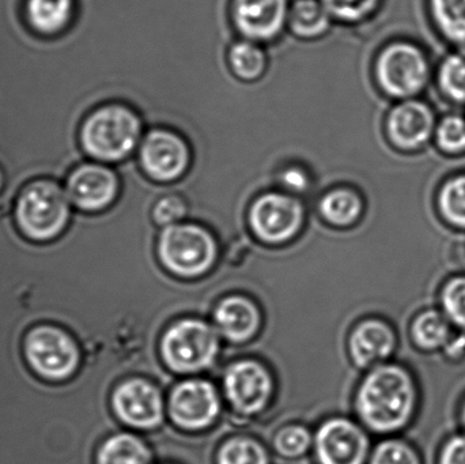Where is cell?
I'll return each instance as SVG.
<instances>
[{
	"label": "cell",
	"mask_w": 465,
	"mask_h": 464,
	"mask_svg": "<svg viewBox=\"0 0 465 464\" xmlns=\"http://www.w3.org/2000/svg\"><path fill=\"white\" fill-rule=\"evenodd\" d=\"M78 79L54 41L35 35L18 11L0 3V166L5 187L37 179L64 184L84 163Z\"/></svg>",
	"instance_id": "1"
},
{
	"label": "cell",
	"mask_w": 465,
	"mask_h": 464,
	"mask_svg": "<svg viewBox=\"0 0 465 464\" xmlns=\"http://www.w3.org/2000/svg\"><path fill=\"white\" fill-rule=\"evenodd\" d=\"M415 405V389L406 370L382 365L369 373L358 392L361 419L380 433L395 432L409 422Z\"/></svg>",
	"instance_id": "2"
},
{
	"label": "cell",
	"mask_w": 465,
	"mask_h": 464,
	"mask_svg": "<svg viewBox=\"0 0 465 464\" xmlns=\"http://www.w3.org/2000/svg\"><path fill=\"white\" fill-rule=\"evenodd\" d=\"M73 212L62 183L37 179L19 191L14 204V221L25 239L44 244L62 237L70 225Z\"/></svg>",
	"instance_id": "3"
},
{
	"label": "cell",
	"mask_w": 465,
	"mask_h": 464,
	"mask_svg": "<svg viewBox=\"0 0 465 464\" xmlns=\"http://www.w3.org/2000/svg\"><path fill=\"white\" fill-rule=\"evenodd\" d=\"M141 122L133 109L106 103L93 109L82 123L79 143L89 160L114 163L124 160L138 143Z\"/></svg>",
	"instance_id": "4"
},
{
	"label": "cell",
	"mask_w": 465,
	"mask_h": 464,
	"mask_svg": "<svg viewBox=\"0 0 465 464\" xmlns=\"http://www.w3.org/2000/svg\"><path fill=\"white\" fill-rule=\"evenodd\" d=\"M24 356L30 370L44 381L65 383L81 370L84 349L64 327L41 323L25 335Z\"/></svg>",
	"instance_id": "5"
},
{
	"label": "cell",
	"mask_w": 465,
	"mask_h": 464,
	"mask_svg": "<svg viewBox=\"0 0 465 464\" xmlns=\"http://www.w3.org/2000/svg\"><path fill=\"white\" fill-rule=\"evenodd\" d=\"M220 350L217 332L196 319H185L163 335L161 353L174 372L190 373L206 370Z\"/></svg>",
	"instance_id": "6"
},
{
	"label": "cell",
	"mask_w": 465,
	"mask_h": 464,
	"mask_svg": "<svg viewBox=\"0 0 465 464\" xmlns=\"http://www.w3.org/2000/svg\"><path fill=\"white\" fill-rule=\"evenodd\" d=\"M158 255L169 271L182 277H195L212 269L217 247L212 234L203 228L176 223L161 232Z\"/></svg>",
	"instance_id": "7"
},
{
	"label": "cell",
	"mask_w": 465,
	"mask_h": 464,
	"mask_svg": "<svg viewBox=\"0 0 465 464\" xmlns=\"http://www.w3.org/2000/svg\"><path fill=\"white\" fill-rule=\"evenodd\" d=\"M429 73L425 54L409 43L387 46L377 60V81L387 94L396 98L417 95L428 84Z\"/></svg>",
	"instance_id": "8"
},
{
	"label": "cell",
	"mask_w": 465,
	"mask_h": 464,
	"mask_svg": "<svg viewBox=\"0 0 465 464\" xmlns=\"http://www.w3.org/2000/svg\"><path fill=\"white\" fill-rule=\"evenodd\" d=\"M63 185L74 209L90 214L111 209L120 191L116 172L95 161L79 163Z\"/></svg>",
	"instance_id": "9"
},
{
	"label": "cell",
	"mask_w": 465,
	"mask_h": 464,
	"mask_svg": "<svg viewBox=\"0 0 465 464\" xmlns=\"http://www.w3.org/2000/svg\"><path fill=\"white\" fill-rule=\"evenodd\" d=\"M112 411L123 424L138 429L155 428L163 421V397L154 384L143 379H130L114 387Z\"/></svg>",
	"instance_id": "10"
},
{
	"label": "cell",
	"mask_w": 465,
	"mask_h": 464,
	"mask_svg": "<svg viewBox=\"0 0 465 464\" xmlns=\"http://www.w3.org/2000/svg\"><path fill=\"white\" fill-rule=\"evenodd\" d=\"M302 221V209L295 199L281 193H268L254 202L251 225L259 239L281 242L292 239Z\"/></svg>",
	"instance_id": "11"
},
{
	"label": "cell",
	"mask_w": 465,
	"mask_h": 464,
	"mask_svg": "<svg viewBox=\"0 0 465 464\" xmlns=\"http://www.w3.org/2000/svg\"><path fill=\"white\" fill-rule=\"evenodd\" d=\"M171 416L185 429H203L217 419L220 397L214 386L206 380H187L179 384L171 395Z\"/></svg>",
	"instance_id": "12"
},
{
	"label": "cell",
	"mask_w": 465,
	"mask_h": 464,
	"mask_svg": "<svg viewBox=\"0 0 465 464\" xmlns=\"http://www.w3.org/2000/svg\"><path fill=\"white\" fill-rule=\"evenodd\" d=\"M226 397L232 408L242 414H256L262 411L270 400V375L259 362L245 360L232 364L225 373Z\"/></svg>",
	"instance_id": "13"
},
{
	"label": "cell",
	"mask_w": 465,
	"mask_h": 464,
	"mask_svg": "<svg viewBox=\"0 0 465 464\" xmlns=\"http://www.w3.org/2000/svg\"><path fill=\"white\" fill-rule=\"evenodd\" d=\"M368 438L349 420L325 422L316 436L320 464H363L368 455Z\"/></svg>",
	"instance_id": "14"
},
{
	"label": "cell",
	"mask_w": 465,
	"mask_h": 464,
	"mask_svg": "<svg viewBox=\"0 0 465 464\" xmlns=\"http://www.w3.org/2000/svg\"><path fill=\"white\" fill-rule=\"evenodd\" d=\"M144 171L161 182L177 179L187 169L190 152L176 133L165 130L153 131L141 147Z\"/></svg>",
	"instance_id": "15"
},
{
	"label": "cell",
	"mask_w": 465,
	"mask_h": 464,
	"mask_svg": "<svg viewBox=\"0 0 465 464\" xmlns=\"http://www.w3.org/2000/svg\"><path fill=\"white\" fill-rule=\"evenodd\" d=\"M391 141L401 150H417L434 133V114L426 104L407 100L392 109L387 122Z\"/></svg>",
	"instance_id": "16"
},
{
	"label": "cell",
	"mask_w": 465,
	"mask_h": 464,
	"mask_svg": "<svg viewBox=\"0 0 465 464\" xmlns=\"http://www.w3.org/2000/svg\"><path fill=\"white\" fill-rule=\"evenodd\" d=\"M286 0H235L234 19L238 29L252 38L273 37L283 26Z\"/></svg>",
	"instance_id": "17"
},
{
	"label": "cell",
	"mask_w": 465,
	"mask_h": 464,
	"mask_svg": "<svg viewBox=\"0 0 465 464\" xmlns=\"http://www.w3.org/2000/svg\"><path fill=\"white\" fill-rule=\"evenodd\" d=\"M75 14L76 0H25V21L33 32L43 37L67 32Z\"/></svg>",
	"instance_id": "18"
},
{
	"label": "cell",
	"mask_w": 465,
	"mask_h": 464,
	"mask_svg": "<svg viewBox=\"0 0 465 464\" xmlns=\"http://www.w3.org/2000/svg\"><path fill=\"white\" fill-rule=\"evenodd\" d=\"M215 323L223 337L243 342L256 334L260 316L256 305L242 296H231L215 308Z\"/></svg>",
	"instance_id": "19"
},
{
	"label": "cell",
	"mask_w": 465,
	"mask_h": 464,
	"mask_svg": "<svg viewBox=\"0 0 465 464\" xmlns=\"http://www.w3.org/2000/svg\"><path fill=\"white\" fill-rule=\"evenodd\" d=\"M350 346L355 364L366 368L387 359L392 353L395 348V335L387 324L369 321L355 329Z\"/></svg>",
	"instance_id": "20"
},
{
	"label": "cell",
	"mask_w": 465,
	"mask_h": 464,
	"mask_svg": "<svg viewBox=\"0 0 465 464\" xmlns=\"http://www.w3.org/2000/svg\"><path fill=\"white\" fill-rule=\"evenodd\" d=\"M150 449L143 440L127 432L106 438L98 447L95 464H149Z\"/></svg>",
	"instance_id": "21"
},
{
	"label": "cell",
	"mask_w": 465,
	"mask_h": 464,
	"mask_svg": "<svg viewBox=\"0 0 465 464\" xmlns=\"http://www.w3.org/2000/svg\"><path fill=\"white\" fill-rule=\"evenodd\" d=\"M430 8L442 35L465 49V0H430Z\"/></svg>",
	"instance_id": "22"
},
{
	"label": "cell",
	"mask_w": 465,
	"mask_h": 464,
	"mask_svg": "<svg viewBox=\"0 0 465 464\" xmlns=\"http://www.w3.org/2000/svg\"><path fill=\"white\" fill-rule=\"evenodd\" d=\"M415 343L425 350H436L450 341V329L447 319L436 311H428L412 324Z\"/></svg>",
	"instance_id": "23"
},
{
	"label": "cell",
	"mask_w": 465,
	"mask_h": 464,
	"mask_svg": "<svg viewBox=\"0 0 465 464\" xmlns=\"http://www.w3.org/2000/svg\"><path fill=\"white\" fill-rule=\"evenodd\" d=\"M290 21L298 35H317L330 25V13L317 0H297L290 13Z\"/></svg>",
	"instance_id": "24"
},
{
	"label": "cell",
	"mask_w": 465,
	"mask_h": 464,
	"mask_svg": "<svg viewBox=\"0 0 465 464\" xmlns=\"http://www.w3.org/2000/svg\"><path fill=\"white\" fill-rule=\"evenodd\" d=\"M362 210L358 195L351 191L338 190L328 193L320 203V212L325 220L335 225H350L357 220Z\"/></svg>",
	"instance_id": "25"
},
{
	"label": "cell",
	"mask_w": 465,
	"mask_h": 464,
	"mask_svg": "<svg viewBox=\"0 0 465 464\" xmlns=\"http://www.w3.org/2000/svg\"><path fill=\"white\" fill-rule=\"evenodd\" d=\"M441 92L455 103H465V49L445 57L439 71Z\"/></svg>",
	"instance_id": "26"
},
{
	"label": "cell",
	"mask_w": 465,
	"mask_h": 464,
	"mask_svg": "<svg viewBox=\"0 0 465 464\" xmlns=\"http://www.w3.org/2000/svg\"><path fill=\"white\" fill-rule=\"evenodd\" d=\"M439 204L448 222L465 229V174L445 183L440 193Z\"/></svg>",
	"instance_id": "27"
},
{
	"label": "cell",
	"mask_w": 465,
	"mask_h": 464,
	"mask_svg": "<svg viewBox=\"0 0 465 464\" xmlns=\"http://www.w3.org/2000/svg\"><path fill=\"white\" fill-rule=\"evenodd\" d=\"M218 464H268L265 449L252 439L226 441L218 454Z\"/></svg>",
	"instance_id": "28"
},
{
	"label": "cell",
	"mask_w": 465,
	"mask_h": 464,
	"mask_svg": "<svg viewBox=\"0 0 465 464\" xmlns=\"http://www.w3.org/2000/svg\"><path fill=\"white\" fill-rule=\"evenodd\" d=\"M231 62L235 75L242 79L257 78L265 67L264 54L251 43L235 44L231 52Z\"/></svg>",
	"instance_id": "29"
},
{
	"label": "cell",
	"mask_w": 465,
	"mask_h": 464,
	"mask_svg": "<svg viewBox=\"0 0 465 464\" xmlns=\"http://www.w3.org/2000/svg\"><path fill=\"white\" fill-rule=\"evenodd\" d=\"M437 146L445 153L465 152V120L460 116H447L436 128Z\"/></svg>",
	"instance_id": "30"
},
{
	"label": "cell",
	"mask_w": 465,
	"mask_h": 464,
	"mask_svg": "<svg viewBox=\"0 0 465 464\" xmlns=\"http://www.w3.org/2000/svg\"><path fill=\"white\" fill-rule=\"evenodd\" d=\"M312 438L308 430L302 427H287L282 429L275 438V449L282 457L300 458L311 447Z\"/></svg>",
	"instance_id": "31"
},
{
	"label": "cell",
	"mask_w": 465,
	"mask_h": 464,
	"mask_svg": "<svg viewBox=\"0 0 465 464\" xmlns=\"http://www.w3.org/2000/svg\"><path fill=\"white\" fill-rule=\"evenodd\" d=\"M441 300L448 318L465 329V277L450 281L442 291Z\"/></svg>",
	"instance_id": "32"
},
{
	"label": "cell",
	"mask_w": 465,
	"mask_h": 464,
	"mask_svg": "<svg viewBox=\"0 0 465 464\" xmlns=\"http://www.w3.org/2000/svg\"><path fill=\"white\" fill-rule=\"evenodd\" d=\"M371 464H420L411 447L403 441L388 440L374 449Z\"/></svg>",
	"instance_id": "33"
},
{
	"label": "cell",
	"mask_w": 465,
	"mask_h": 464,
	"mask_svg": "<svg viewBox=\"0 0 465 464\" xmlns=\"http://www.w3.org/2000/svg\"><path fill=\"white\" fill-rule=\"evenodd\" d=\"M379 0H322L325 10L343 21H360L374 10Z\"/></svg>",
	"instance_id": "34"
},
{
	"label": "cell",
	"mask_w": 465,
	"mask_h": 464,
	"mask_svg": "<svg viewBox=\"0 0 465 464\" xmlns=\"http://www.w3.org/2000/svg\"><path fill=\"white\" fill-rule=\"evenodd\" d=\"M184 214L185 204L177 196H166L161 199L153 212L155 222L163 226L176 225L177 221L182 220Z\"/></svg>",
	"instance_id": "35"
},
{
	"label": "cell",
	"mask_w": 465,
	"mask_h": 464,
	"mask_svg": "<svg viewBox=\"0 0 465 464\" xmlns=\"http://www.w3.org/2000/svg\"><path fill=\"white\" fill-rule=\"evenodd\" d=\"M440 464H465V436L450 439L445 444Z\"/></svg>",
	"instance_id": "36"
},
{
	"label": "cell",
	"mask_w": 465,
	"mask_h": 464,
	"mask_svg": "<svg viewBox=\"0 0 465 464\" xmlns=\"http://www.w3.org/2000/svg\"><path fill=\"white\" fill-rule=\"evenodd\" d=\"M282 180H283L284 185L289 187L290 190L302 191L308 187V177H306L302 171L297 168L289 169V171L284 172Z\"/></svg>",
	"instance_id": "37"
},
{
	"label": "cell",
	"mask_w": 465,
	"mask_h": 464,
	"mask_svg": "<svg viewBox=\"0 0 465 464\" xmlns=\"http://www.w3.org/2000/svg\"><path fill=\"white\" fill-rule=\"evenodd\" d=\"M5 174L3 172L2 166H0V195H2L3 190H5Z\"/></svg>",
	"instance_id": "38"
},
{
	"label": "cell",
	"mask_w": 465,
	"mask_h": 464,
	"mask_svg": "<svg viewBox=\"0 0 465 464\" xmlns=\"http://www.w3.org/2000/svg\"><path fill=\"white\" fill-rule=\"evenodd\" d=\"M463 420H464V422H465V408H464V410H463Z\"/></svg>",
	"instance_id": "39"
}]
</instances>
